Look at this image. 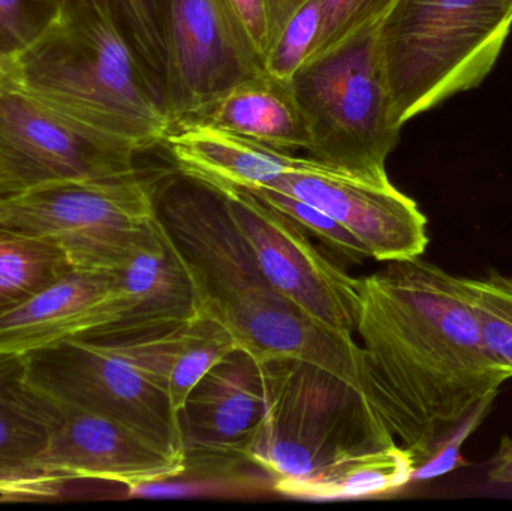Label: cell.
Masks as SVG:
<instances>
[{"mask_svg": "<svg viewBox=\"0 0 512 511\" xmlns=\"http://www.w3.org/2000/svg\"><path fill=\"white\" fill-rule=\"evenodd\" d=\"M322 0H306L271 39L262 66L267 74L291 81L306 65L321 27Z\"/></svg>", "mask_w": 512, "mask_h": 511, "instance_id": "25", "label": "cell"}, {"mask_svg": "<svg viewBox=\"0 0 512 511\" xmlns=\"http://www.w3.org/2000/svg\"><path fill=\"white\" fill-rule=\"evenodd\" d=\"M12 72H14V62L0 54V81L12 80Z\"/></svg>", "mask_w": 512, "mask_h": 511, "instance_id": "33", "label": "cell"}, {"mask_svg": "<svg viewBox=\"0 0 512 511\" xmlns=\"http://www.w3.org/2000/svg\"><path fill=\"white\" fill-rule=\"evenodd\" d=\"M268 189L327 213L373 260H411L421 257L429 245L426 215L391 182H369L313 159L309 168L283 174Z\"/></svg>", "mask_w": 512, "mask_h": 511, "instance_id": "13", "label": "cell"}, {"mask_svg": "<svg viewBox=\"0 0 512 511\" xmlns=\"http://www.w3.org/2000/svg\"><path fill=\"white\" fill-rule=\"evenodd\" d=\"M24 191H26V186L15 176L14 171L0 153V201L8 200Z\"/></svg>", "mask_w": 512, "mask_h": 511, "instance_id": "32", "label": "cell"}, {"mask_svg": "<svg viewBox=\"0 0 512 511\" xmlns=\"http://www.w3.org/2000/svg\"><path fill=\"white\" fill-rule=\"evenodd\" d=\"M62 410L30 381L24 354L0 353V501L59 497L38 467Z\"/></svg>", "mask_w": 512, "mask_h": 511, "instance_id": "16", "label": "cell"}, {"mask_svg": "<svg viewBox=\"0 0 512 511\" xmlns=\"http://www.w3.org/2000/svg\"><path fill=\"white\" fill-rule=\"evenodd\" d=\"M104 299L93 309L84 341L129 338L171 329L204 311L194 269L167 225L149 222L113 269Z\"/></svg>", "mask_w": 512, "mask_h": 511, "instance_id": "11", "label": "cell"}, {"mask_svg": "<svg viewBox=\"0 0 512 511\" xmlns=\"http://www.w3.org/2000/svg\"><path fill=\"white\" fill-rule=\"evenodd\" d=\"M213 188L271 287L322 329L355 339L358 278L325 257L303 228L248 189Z\"/></svg>", "mask_w": 512, "mask_h": 511, "instance_id": "9", "label": "cell"}, {"mask_svg": "<svg viewBox=\"0 0 512 511\" xmlns=\"http://www.w3.org/2000/svg\"><path fill=\"white\" fill-rule=\"evenodd\" d=\"M237 348L239 344L230 330L206 309L192 320L165 330L159 357L168 395L177 414L204 375Z\"/></svg>", "mask_w": 512, "mask_h": 511, "instance_id": "21", "label": "cell"}, {"mask_svg": "<svg viewBox=\"0 0 512 511\" xmlns=\"http://www.w3.org/2000/svg\"><path fill=\"white\" fill-rule=\"evenodd\" d=\"M237 29L254 50L258 59L264 60L270 45L271 20L268 0H222Z\"/></svg>", "mask_w": 512, "mask_h": 511, "instance_id": "29", "label": "cell"}, {"mask_svg": "<svg viewBox=\"0 0 512 511\" xmlns=\"http://www.w3.org/2000/svg\"><path fill=\"white\" fill-rule=\"evenodd\" d=\"M397 0H322L321 27L306 63L387 17Z\"/></svg>", "mask_w": 512, "mask_h": 511, "instance_id": "27", "label": "cell"}, {"mask_svg": "<svg viewBox=\"0 0 512 511\" xmlns=\"http://www.w3.org/2000/svg\"><path fill=\"white\" fill-rule=\"evenodd\" d=\"M107 272L71 269L14 308L0 314V353L27 354L87 332L104 299Z\"/></svg>", "mask_w": 512, "mask_h": 511, "instance_id": "18", "label": "cell"}, {"mask_svg": "<svg viewBox=\"0 0 512 511\" xmlns=\"http://www.w3.org/2000/svg\"><path fill=\"white\" fill-rule=\"evenodd\" d=\"M264 365L267 414L249 462L276 480L277 491L349 453L397 443L354 384L301 360Z\"/></svg>", "mask_w": 512, "mask_h": 511, "instance_id": "5", "label": "cell"}, {"mask_svg": "<svg viewBox=\"0 0 512 511\" xmlns=\"http://www.w3.org/2000/svg\"><path fill=\"white\" fill-rule=\"evenodd\" d=\"M251 192L277 212L288 216L307 234L316 237L339 260L349 264H361L366 258H370L364 246L349 231L318 207L274 189L258 188L251 189Z\"/></svg>", "mask_w": 512, "mask_h": 511, "instance_id": "26", "label": "cell"}, {"mask_svg": "<svg viewBox=\"0 0 512 511\" xmlns=\"http://www.w3.org/2000/svg\"><path fill=\"white\" fill-rule=\"evenodd\" d=\"M12 83L138 155L171 132L164 96L110 0H66L47 32L15 57Z\"/></svg>", "mask_w": 512, "mask_h": 511, "instance_id": "3", "label": "cell"}, {"mask_svg": "<svg viewBox=\"0 0 512 511\" xmlns=\"http://www.w3.org/2000/svg\"><path fill=\"white\" fill-rule=\"evenodd\" d=\"M155 216L153 186L140 173L51 183L0 201V225L51 243L87 272L116 267Z\"/></svg>", "mask_w": 512, "mask_h": 511, "instance_id": "8", "label": "cell"}, {"mask_svg": "<svg viewBox=\"0 0 512 511\" xmlns=\"http://www.w3.org/2000/svg\"><path fill=\"white\" fill-rule=\"evenodd\" d=\"M164 144L183 173L209 185L249 191L268 188L283 174L306 170L313 161L201 123L173 129Z\"/></svg>", "mask_w": 512, "mask_h": 511, "instance_id": "17", "label": "cell"}, {"mask_svg": "<svg viewBox=\"0 0 512 511\" xmlns=\"http://www.w3.org/2000/svg\"><path fill=\"white\" fill-rule=\"evenodd\" d=\"M306 0H268V8H270V20H271V39L274 38L280 27L285 24V21L291 17L292 12L303 5ZM270 47V45H268Z\"/></svg>", "mask_w": 512, "mask_h": 511, "instance_id": "31", "label": "cell"}, {"mask_svg": "<svg viewBox=\"0 0 512 511\" xmlns=\"http://www.w3.org/2000/svg\"><path fill=\"white\" fill-rule=\"evenodd\" d=\"M379 27L355 33L306 63L291 80L309 132L307 155L369 182H390L387 159L399 141L382 68Z\"/></svg>", "mask_w": 512, "mask_h": 511, "instance_id": "6", "label": "cell"}, {"mask_svg": "<svg viewBox=\"0 0 512 511\" xmlns=\"http://www.w3.org/2000/svg\"><path fill=\"white\" fill-rule=\"evenodd\" d=\"M415 462L399 443L357 450L306 482L283 489L289 497L352 500L390 494L414 480Z\"/></svg>", "mask_w": 512, "mask_h": 511, "instance_id": "20", "label": "cell"}, {"mask_svg": "<svg viewBox=\"0 0 512 511\" xmlns=\"http://www.w3.org/2000/svg\"><path fill=\"white\" fill-rule=\"evenodd\" d=\"M165 330L99 341L63 339L24 354L27 374L57 404L110 417L186 459L159 359Z\"/></svg>", "mask_w": 512, "mask_h": 511, "instance_id": "7", "label": "cell"}, {"mask_svg": "<svg viewBox=\"0 0 512 511\" xmlns=\"http://www.w3.org/2000/svg\"><path fill=\"white\" fill-rule=\"evenodd\" d=\"M197 123L279 152L309 150L306 120L291 81L279 80L265 71L228 90Z\"/></svg>", "mask_w": 512, "mask_h": 511, "instance_id": "19", "label": "cell"}, {"mask_svg": "<svg viewBox=\"0 0 512 511\" xmlns=\"http://www.w3.org/2000/svg\"><path fill=\"white\" fill-rule=\"evenodd\" d=\"M358 287L364 396L417 470L483 422L512 375L486 344L465 278L417 257Z\"/></svg>", "mask_w": 512, "mask_h": 511, "instance_id": "1", "label": "cell"}, {"mask_svg": "<svg viewBox=\"0 0 512 511\" xmlns=\"http://www.w3.org/2000/svg\"><path fill=\"white\" fill-rule=\"evenodd\" d=\"M511 27L510 0H397L379 27L397 125L480 86Z\"/></svg>", "mask_w": 512, "mask_h": 511, "instance_id": "4", "label": "cell"}, {"mask_svg": "<svg viewBox=\"0 0 512 511\" xmlns=\"http://www.w3.org/2000/svg\"><path fill=\"white\" fill-rule=\"evenodd\" d=\"M110 3L144 68L164 93L165 0H110Z\"/></svg>", "mask_w": 512, "mask_h": 511, "instance_id": "24", "label": "cell"}, {"mask_svg": "<svg viewBox=\"0 0 512 511\" xmlns=\"http://www.w3.org/2000/svg\"><path fill=\"white\" fill-rule=\"evenodd\" d=\"M510 2H511V5H512V0H510Z\"/></svg>", "mask_w": 512, "mask_h": 511, "instance_id": "34", "label": "cell"}, {"mask_svg": "<svg viewBox=\"0 0 512 511\" xmlns=\"http://www.w3.org/2000/svg\"><path fill=\"white\" fill-rule=\"evenodd\" d=\"M0 153L26 189L138 174V153L51 110L12 80L0 81Z\"/></svg>", "mask_w": 512, "mask_h": 511, "instance_id": "12", "label": "cell"}, {"mask_svg": "<svg viewBox=\"0 0 512 511\" xmlns=\"http://www.w3.org/2000/svg\"><path fill=\"white\" fill-rule=\"evenodd\" d=\"M164 39L171 131L200 122L228 90L264 71L222 0H165Z\"/></svg>", "mask_w": 512, "mask_h": 511, "instance_id": "10", "label": "cell"}, {"mask_svg": "<svg viewBox=\"0 0 512 511\" xmlns=\"http://www.w3.org/2000/svg\"><path fill=\"white\" fill-rule=\"evenodd\" d=\"M71 269L68 258L56 246L0 225V314Z\"/></svg>", "mask_w": 512, "mask_h": 511, "instance_id": "22", "label": "cell"}, {"mask_svg": "<svg viewBox=\"0 0 512 511\" xmlns=\"http://www.w3.org/2000/svg\"><path fill=\"white\" fill-rule=\"evenodd\" d=\"M66 0H0V54L15 57L35 44L56 21Z\"/></svg>", "mask_w": 512, "mask_h": 511, "instance_id": "28", "label": "cell"}, {"mask_svg": "<svg viewBox=\"0 0 512 511\" xmlns=\"http://www.w3.org/2000/svg\"><path fill=\"white\" fill-rule=\"evenodd\" d=\"M489 477L492 482L499 485H512V440L510 438L502 440L501 447L493 458Z\"/></svg>", "mask_w": 512, "mask_h": 511, "instance_id": "30", "label": "cell"}, {"mask_svg": "<svg viewBox=\"0 0 512 511\" xmlns=\"http://www.w3.org/2000/svg\"><path fill=\"white\" fill-rule=\"evenodd\" d=\"M264 362L237 348L191 390L179 413L186 465L249 462L267 414Z\"/></svg>", "mask_w": 512, "mask_h": 511, "instance_id": "14", "label": "cell"}, {"mask_svg": "<svg viewBox=\"0 0 512 511\" xmlns=\"http://www.w3.org/2000/svg\"><path fill=\"white\" fill-rule=\"evenodd\" d=\"M59 405L62 417L38 461L39 470L59 485L92 479L119 483L135 492L188 471L185 458L123 423Z\"/></svg>", "mask_w": 512, "mask_h": 511, "instance_id": "15", "label": "cell"}, {"mask_svg": "<svg viewBox=\"0 0 512 511\" xmlns=\"http://www.w3.org/2000/svg\"><path fill=\"white\" fill-rule=\"evenodd\" d=\"M153 197L159 218L194 269L204 309L242 350L261 362L312 363L363 392L357 339L322 329L271 287L213 186L179 170L161 191L153 188Z\"/></svg>", "mask_w": 512, "mask_h": 511, "instance_id": "2", "label": "cell"}, {"mask_svg": "<svg viewBox=\"0 0 512 511\" xmlns=\"http://www.w3.org/2000/svg\"><path fill=\"white\" fill-rule=\"evenodd\" d=\"M465 284L486 344L512 375V278L490 272Z\"/></svg>", "mask_w": 512, "mask_h": 511, "instance_id": "23", "label": "cell"}]
</instances>
